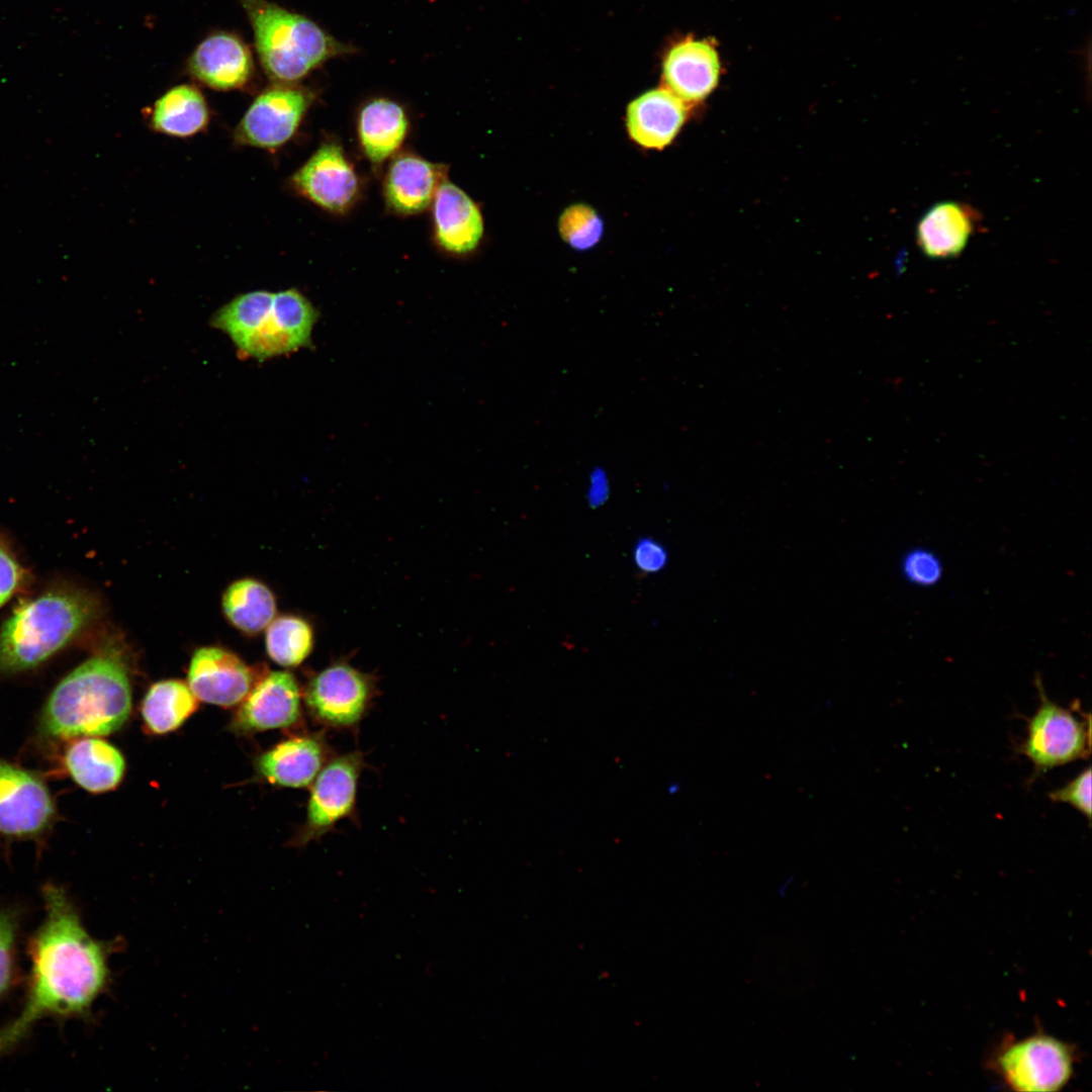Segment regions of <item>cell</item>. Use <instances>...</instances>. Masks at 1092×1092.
Returning a JSON list of instances; mask_svg holds the SVG:
<instances>
[{
	"instance_id": "obj_1",
	"label": "cell",
	"mask_w": 1092,
	"mask_h": 1092,
	"mask_svg": "<svg viewBox=\"0 0 1092 1092\" xmlns=\"http://www.w3.org/2000/svg\"><path fill=\"white\" fill-rule=\"evenodd\" d=\"M42 897L46 916L29 943L25 1002L19 1014L0 1028V1056L44 1017L86 1014L108 983L105 942L87 932L63 888L47 884Z\"/></svg>"
},
{
	"instance_id": "obj_2",
	"label": "cell",
	"mask_w": 1092,
	"mask_h": 1092,
	"mask_svg": "<svg viewBox=\"0 0 1092 1092\" xmlns=\"http://www.w3.org/2000/svg\"><path fill=\"white\" fill-rule=\"evenodd\" d=\"M131 710V689L120 655L105 647L69 672L50 694L38 729L48 738L104 736Z\"/></svg>"
},
{
	"instance_id": "obj_3",
	"label": "cell",
	"mask_w": 1092,
	"mask_h": 1092,
	"mask_svg": "<svg viewBox=\"0 0 1092 1092\" xmlns=\"http://www.w3.org/2000/svg\"><path fill=\"white\" fill-rule=\"evenodd\" d=\"M98 612L97 600L73 586H58L21 602L0 630V673H17L43 663L74 640Z\"/></svg>"
},
{
	"instance_id": "obj_4",
	"label": "cell",
	"mask_w": 1092,
	"mask_h": 1092,
	"mask_svg": "<svg viewBox=\"0 0 1092 1092\" xmlns=\"http://www.w3.org/2000/svg\"><path fill=\"white\" fill-rule=\"evenodd\" d=\"M240 1L254 30L262 67L279 84L299 81L329 59L353 50L303 15L265 0Z\"/></svg>"
},
{
	"instance_id": "obj_5",
	"label": "cell",
	"mask_w": 1092,
	"mask_h": 1092,
	"mask_svg": "<svg viewBox=\"0 0 1092 1092\" xmlns=\"http://www.w3.org/2000/svg\"><path fill=\"white\" fill-rule=\"evenodd\" d=\"M1075 1046L1044 1032L1004 1040L993 1053L989 1067L1004 1085L1020 1092H1052L1073 1077Z\"/></svg>"
},
{
	"instance_id": "obj_6",
	"label": "cell",
	"mask_w": 1092,
	"mask_h": 1092,
	"mask_svg": "<svg viewBox=\"0 0 1092 1092\" xmlns=\"http://www.w3.org/2000/svg\"><path fill=\"white\" fill-rule=\"evenodd\" d=\"M1035 685L1040 703L1027 719L1026 736L1017 751L1032 762L1038 774L1088 759L1091 753L1090 714L1083 713L1079 704L1068 709L1051 701L1039 677Z\"/></svg>"
},
{
	"instance_id": "obj_7",
	"label": "cell",
	"mask_w": 1092,
	"mask_h": 1092,
	"mask_svg": "<svg viewBox=\"0 0 1092 1092\" xmlns=\"http://www.w3.org/2000/svg\"><path fill=\"white\" fill-rule=\"evenodd\" d=\"M361 751L333 755L312 782L305 821L293 839L304 846L354 815L358 783L364 768Z\"/></svg>"
},
{
	"instance_id": "obj_8",
	"label": "cell",
	"mask_w": 1092,
	"mask_h": 1092,
	"mask_svg": "<svg viewBox=\"0 0 1092 1092\" xmlns=\"http://www.w3.org/2000/svg\"><path fill=\"white\" fill-rule=\"evenodd\" d=\"M370 676L347 663H334L308 682L304 701L312 719L330 729H354L374 698Z\"/></svg>"
},
{
	"instance_id": "obj_9",
	"label": "cell",
	"mask_w": 1092,
	"mask_h": 1092,
	"mask_svg": "<svg viewBox=\"0 0 1092 1092\" xmlns=\"http://www.w3.org/2000/svg\"><path fill=\"white\" fill-rule=\"evenodd\" d=\"M313 95L291 84H277L256 97L237 126L235 138L246 146L274 150L296 132Z\"/></svg>"
},
{
	"instance_id": "obj_10",
	"label": "cell",
	"mask_w": 1092,
	"mask_h": 1092,
	"mask_svg": "<svg viewBox=\"0 0 1092 1092\" xmlns=\"http://www.w3.org/2000/svg\"><path fill=\"white\" fill-rule=\"evenodd\" d=\"M56 817L47 784L34 772L0 759V833L33 838L44 833Z\"/></svg>"
},
{
	"instance_id": "obj_11",
	"label": "cell",
	"mask_w": 1092,
	"mask_h": 1092,
	"mask_svg": "<svg viewBox=\"0 0 1092 1092\" xmlns=\"http://www.w3.org/2000/svg\"><path fill=\"white\" fill-rule=\"evenodd\" d=\"M295 189L332 212L346 211L359 192L358 176L341 146L324 143L292 177Z\"/></svg>"
},
{
	"instance_id": "obj_12",
	"label": "cell",
	"mask_w": 1092,
	"mask_h": 1092,
	"mask_svg": "<svg viewBox=\"0 0 1092 1092\" xmlns=\"http://www.w3.org/2000/svg\"><path fill=\"white\" fill-rule=\"evenodd\" d=\"M301 719V695L295 676L272 671L257 682L239 707L232 727L241 733L288 728Z\"/></svg>"
},
{
	"instance_id": "obj_13",
	"label": "cell",
	"mask_w": 1092,
	"mask_h": 1092,
	"mask_svg": "<svg viewBox=\"0 0 1092 1092\" xmlns=\"http://www.w3.org/2000/svg\"><path fill=\"white\" fill-rule=\"evenodd\" d=\"M721 62L713 40L688 36L671 46L662 64L663 87L688 105L704 101L717 87Z\"/></svg>"
},
{
	"instance_id": "obj_14",
	"label": "cell",
	"mask_w": 1092,
	"mask_h": 1092,
	"mask_svg": "<svg viewBox=\"0 0 1092 1092\" xmlns=\"http://www.w3.org/2000/svg\"><path fill=\"white\" fill-rule=\"evenodd\" d=\"M253 682L251 668L226 649L208 646L193 653L188 668V687L198 700L232 707L245 699Z\"/></svg>"
},
{
	"instance_id": "obj_15",
	"label": "cell",
	"mask_w": 1092,
	"mask_h": 1092,
	"mask_svg": "<svg viewBox=\"0 0 1092 1092\" xmlns=\"http://www.w3.org/2000/svg\"><path fill=\"white\" fill-rule=\"evenodd\" d=\"M333 755L325 735L305 734L283 740L262 753L256 768L272 785L306 788Z\"/></svg>"
},
{
	"instance_id": "obj_16",
	"label": "cell",
	"mask_w": 1092,
	"mask_h": 1092,
	"mask_svg": "<svg viewBox=\"0 0 1092 1092\" xmlns=\"http://www.w3.org/2000/svg\"><path fill=\"white\" fill-rule=\"evenodd\" d=\"M191 75L215 90L243 87L253 72L247 44L231 32H215L204 38L188 61Z\"/></svg>"
},
{
	"instance_id": "obj_17",
	"label": "cell",
	"mask_w": 1092,
	"mask_h": 1092,
	"mask_svg": "<svg viewBox=\"0 0 1092 1092\" xmlns=\"http://www.w3.org/2000/svg\"><path fill=\"white\" fill-rule=\"evenodd\" d=\"M689 109L666 88L649 90L627 108L626 125L631 139L647 149L662 150L682 127Z\"/></svg>"
},
{
	"instance_id": "obj_18",
	"label": "cell",
	"mask_w": 1092,
	"mask_h": 1092,
	"mask_svg": "<svg viewBox=\"0 0 1092 1092\" xmlns=\"http://www.w3.org/2000/svg\"><path fill=\"white\" fill-rule=\"evenodd\" d=\"M432 203L439 246L453 254L473 251L483 236L482 215L475 202L458 186L444 179Z\"/></svg>"
},
{
	"instance_id": "obj_19",
	"label": "cell",
	"mask_w": 1092,
	"mask_h": 1092,
	"mask_svg": "<svg viewBox=\"0 0 1092 1092\" xmlns=\"http://www.w3.org/2000/svg\"><path fill=\"white\" fill-rule=\"evenodd\" d=\"M979 225V214L958 201L932 205L920 218L916 241L930 259H948L960 255Z\"/></svg>"
},
{
	"instance_id": "obj_20",
	"label": "cell",
	"mask_w": 1092,
	"mask_h": 1092,
	"mask_svg": "<svg viewBox=\"0 0 1092 1092\" xmlns=\"http://www.w3.org/2000/svg\"><path fill=\"white\" fill-rule=\"evenodd\" d=\"M445 179V168L413 154L396 157L389 165L384 195L389 208L400 214L424 211Z\"/></svg>"
},
{
	"instance_id": "obj_21",
	"label": "cell",
	"mask_w": 1092,
	"mask_h": 1092,
	"mask_svg": "<svg viewBox=\"0 0 1092 1092\" xmlns=\"http://www.w3.org/2000/svg\"><path fill=\"white\" fill-rule=\"evenodd\" d=\"M64 764L77 785L95 794L117 787L125 769L124 758L117 748L91 737L72 742L65 751Z\"/></svg>"
},
{
	"instance_id": "obj_22",
	"label": "cell",
	"mask_w": 1092,
	"mask_h": 1092,
	"mask_svg": "<svg viewBox=\"0 0 1092 1092\" xmlns=\"http://www.w3.org/2000/svg\"><path fill=\"white\" fill-rule=\"evenodd\" d=\"M408 130V119L396 102L377 98L361 109L358 135L365 156L380 164L398 150Z\"/></svg>"
},
{
	"instance_id": "obj_23",
	"label": "cell",
	"mask_w": 1092,
	"mask_h": 1092,
	"mask_svg": "<svg viewBox=\"0 0 1092 1092\" xmlns=\"http://www.w3.org/2000/svg\"><path fill=\"white\" fill-rule=\"evenodd\" d=\"M209 111L201 92L194 86L178 85L164 93L151 112L152 127L164 134L187 138L204 129Z\"/></svg>"
},
{
	"instance_id": "obj_24",
	"label": "cell",
	"mask_w": 1092,
	"mask_h": 1092,
	"mask_svg": "<svg viewBox=\"0 0 1092 1092\" xmlns=\"http://www.w3.org/2000/svg\"><path fill=\"white\" fill-rule=\"evenodd\" d=\"M226 619L240 631L256 634L273 621L276 600L268 586L253 578L233 582L222 597Z\"/></svg>"
},
{
	"instance_id": "obj_25",
	"label": "cell",
	"mask_w": 1092,
	"mask_h": 1092,
	"mask_svg": "<svg viewBox=\"0 0 1092 1092\" xmlns=\"http://www.w3.org/2000/svg\"><path fill=\"white\" fill-rule=\"evenodd\" d=\"M198 707L190 688L177 679L154 684L142 703V716L148 730L165 734L180 727Z\"/></svg>"
},
{
	"instance_id": "obj_26",
	"label": "cell",
	"mask_w": 1092,
	"mask_h": 1092,
	"mask_svg": "<svg viewBox=\"0 0 1092 1092\" xmlns=\"http://www.w3.org/2000/svg\"><path fill=\"white\" fill-rule=\"evenodd\" d=\"M273 295L266 290L241 294L218 309L211 324L226 333L242 351L270 311Z\"/></svg>"
},
{
	"instance_id": "obj_27",
	"label": "cell",
	"mask_w": 1092,
	"mask_h": 1092,
	"mask_svg": "<svg viewBox=\"0 0 1092 1092\" xmlns=\"http://www.w3.org/2000/svg\"><path fill=\"white\" fill-rule=\"evenodd\" d=\"M265 643L267 653L274 662L281 666L294 667L311 652L312 628L300 617L281 616L268 625Z\"/></svg>"
},
{
	"instance_id": "obj_28",
	"label": "cell",
	"mask_w": 1092,
	"mask_h": 1092,
	"mask_svg": "<svg viewBox=\"0 0 1092 1092\" xmlns=\"http://www.w3.org/2000/svg\"><path fill=\"white\" fill-rule=\"evenodd\" d=\"M558 229L564 242L575 250L584 251L601 240L604 224L593 207L577 203L562 212Z\"/></svg>"
},
{
	"instance_id": "obj_29",
	"label": "cell",
	"mask_w": 1092,
	"mask_h": 1092,
	"mask_svg": "<svg viewBox=\"0 0 1092 1092\" xmlns=\"http://www.w3.org/2000/svg\"><path fill=\"white\" fill-rule=\"evenodd\" d=\"M901 570L908 582L931 586L940 580L943 569L940 559L932 551L914 548L904 555Z\"/></svg>"
},
{
	"instance_id": "obj_30",
	"label": "cell",
	"mask_w": 1092,
	"mask_h": 1092,
	"mask_svg": "<svg viewBox=\"0 0 1092 1092\" xmlns=\"http://www.w3.org/2000/svg\"><path fill=\"white\" fill-rule=\"evenodd\" d=\"M17 917L8 908L0 909V997L6 993L14 975Z\"/></svg>"
},
{
	"instance_id": "obj_31",
	"label": "cell",
	"mask_w": 1092,
	"mask_h": 1092,
	"mask_svg": "<svg viewBox=\"0 0 1092 1092\" xmlns=\"http://www.w3.org/2000/svg\"><path fill=\"white\" fill-rule=\"evenodd\" d=\"M1053 802L1066 803L1091 819V768L1087 766L1064 787L1049 794Z\"/></svg>"
},
{
	"instance_id": "obj_32",
	"label": "cell",
	"mask_w": 1092,
	"mask_h": 1092,
	"mask_svg": "<svg viewBox=\"0 0 1092 1092\" xmlns=\"http://www.w3.org/2000/svg\"><path fill=\"white\" fill-rule=\"evenodd\" d=\"M26 580V572L14 551L0 539V608L8 602Z\"/></svg>"
},
{
	"instance_id": "obj_33",
	"label": "cell",
	"mask_w": 1092,
	"mask_h": 1092,
	"mask_svg": "<svg viewBox=\"0 0 1092 1092\" xmlns=\"http://www.w3.org/2000/svg\"><path fill=\"white\" fill-rule=\"evenodd\" d=\"M636 567L644 573H656L662 570L668 560L664 546L655 539L645 537L637 541L633 549Z\"/></svg>"
},
{
	"instance_id": "obj_34",
	"label": "cell",
	"mask_w": 1092,
	"mask_h": 1092,
	"mask_svg": "<svg viewBox=\"0 0 1092 1092\" xmlns=\"http://www.w3.org/2000/svg\"><path fill=\"white\" fill-rule=\"evenodd\" d=\"M610 493V483L606 471L602 468H596L590 472L588 478L587 500L593 508L600 507L606 503Z\"/></svg>"
}]
</instances>
